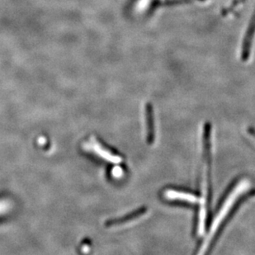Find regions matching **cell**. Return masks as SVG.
<instances>
[{"mask_svg":"<svg viewBox=\"0 0 255 255\" xmlns=\"http://www.w3.org/2000/svg\"><path fill=\"white\" fill-rule=\"evenodd\" d=\"M205 151H204V170H203V189L200 211L198 214V234H203L205 232L206 217L208 214L209 205L211 204V126L208 124L205 128Z\"/></svg>","mask_w":255,"mask_h":255,"instance_id":"6da1fadb","label":"cell"},{"mask_svg":"<svg viewBox=\"0 0 255 255\" xmlns=\"http://www.w3.org/2000/svg\"><path fill=\"white\" fill-rule=\"evenodd\" d=\"M249 186H250V183L247 180L242 179L238 182L234 188H232L229 195L227 196L226 200L224 201V203L222 204V207L220 208V211H218V213L216 214V217L214 219L211 229L209 230L208 235L206 236V240L201 248L202 251L199 252L200 254L205 252V250H206L208 247L211 240L213 239V237L215 236V234L218 230L219 228L222 226L225 219L227 218L228 214L234 207L237 201L239 200V198H240V196L242 195L243 193L247 190Z\"/></svg>","mask_w":255,"mask_h":255,"instance_id":"7a4b0ae2","label":"cell"},{"mask_svg":"<svg viewBox=\"0 0 255 255\" xmlns=\"http://www.w3.org/2000/svg\"><path fill=\"white\" fill-rule=\"evenodd\" d=\"M83 149H85V151L93 152L94 154L110 163L119 164L122 162V158L119 155L112 153V151H110L104 146H102L94 137H91L89 141L83 144Z\"/></svg>","mask_w":255,"mask_h":255,"instance_id":"3957f363","label":"cell"},{"mask_svg":"<svg viewBox=\"0 0 255 255\" xmlns=\"http://www.w3.org/2000/svg\"><path fill=\"white\" fill-rule=\"evenodd\" d=\"M255 36V13L253 15L252 19L250 21V25L248 27L247 31L245 35V39L243 42L242 50H241V59L243 60H247L251 52L253 42Z\"/></svg>","mask_w":255,"mask_h":255,"instance_id":"277c9868","label":"cell"},{"mask_svg":"<svg viewBox=\"0 0 255 255\" xmlns=\"http://www.w3.org/2000/svg\"><path fill=\"white\" fill-rule=\"evenodd\" d=\"M147 213V209L146 207L139 209L137 211H133L132 213L129 214L128 216H124L123 218L115 219L112 220L110 222H107V227H123L131 223V222H135L139 219L143 217Z\"/></svg>","mask_w":255,"mask_h":255,"instance_id":"5b68a950","label":"cell"},{"mask_svg":"<svg viewBox=\"0 0 255 255\" xmlns=\"http://www.w3.org/2000/svg\"><path fill=\"white\" fill-rule=\"evenodd\" d=\"M164 198L169 201H180L184 203H198L199 202L198 197L193 195L192 193L182 192V191L174 190V189H168L164 193Z\"/></svg>","mask_w":255,"mask_h":255,"instance_id":"8992f818","label":"cell"},{"mask_svg":"<svg viewBox=\"0 0 255 255\" xmlns=\"http://www.w3.org/2000/svg\"><path fill=\"white\" fill-rule=\"evenodd\" d=\"M146 129H147V141L149 144L154 143L155 138V130H154V113L153 108L150 103L146 105Z\"/></svg>","mask_w":255,"mask_h":255,"instance_id":"52a82bcc","label":"cell"},{"mask_svg":"<svg viewBox=\"0 0 255 255\" xmlns=\"http://www.w3.org/2000/svg\"><path fill=\"white\" fill-rule=\"evenodd\" d=\"M157 0H135L133 3V11L137 14L146 13Z\"/></svg>","mask_w":255,"mask_h":255,"instance_id":"ba28073f","label":"cell"},{"mask_svg":"<svg viewBox=\"0 0 255 255\" xmlns=\"http://www.w3.org/2000/svg\"><path fill=\"white\" fill-rule=\"evenodd\" d=\"M12 206L11 202L7 199H0V216L7 213L9 211Z\"/></svg>","mask_w":255,"mask_h":255,"instance_id":"9c48e42d","label":"cell"},{"mask_svg":"<svg viewBox=\"0 0 255 255\" xmlns=\"http://www.w3.org/2000/svg\"><path fill=\"white\" fill-rule=\"evenodd\" d=\"M248 132L251 135V137H252L253 140L255 141V129H252V128H249L248 129Z\"/></svg>","mask_w":255,"mask_h":255,"instance_id":"30bf717a","label":"cell"}]
</instances>
